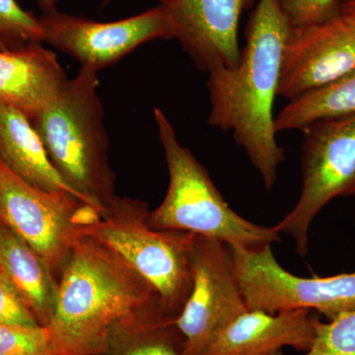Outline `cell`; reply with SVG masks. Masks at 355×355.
<instances>
[{"label":"cell","mask_w":355,"mask_h":355,"mask_svg":"<svg viewBox=\"0 0 355 355\" xmlns=\"http://www.w3.org/2000/svg\"><path fill=\"white\" fill-rule=\"evenodd\" d=\"M175 322L157 292L118 254L77 233L46 326L50 355H105L130 331Z\"/></svg>","instance_id":"obj_1"},{"label":"cell","mask_w":355,"mask_h":355,"mask_svg":"<svg viewBox=\"0 0 355 355\" xmlns=\"http://www.w3.org/2000/svg\"><path fill=\"white\" fill-rule=\"evenodd\" d=\"M291 28L279 0H259L248 20L239 62L209 72L207 80L209 125L232 132L268 190L286 160L277 141L273 103Z\"/></svg>","instance_id":"obj_2"},{"label":"cell","mask_w":355,"mask_h":355,"mask_svg":"<svg viewBox=\"0 0 355 355\" xmlns=\"http://www.w3.org/2000/svg\"><path fill=\"white\" fill-rule=\"evenodd\" d=\"M98 71L81 65L50 106L31 120L51 164L79 200L106 214L116 197Z\"/></svg>","instance_id":"obj_3"},{"label":"cell","mask_w":355,"mask_h":355,"mask_svg":"<svg viewBox=\"0 0 355 355\" xmlns=\"http://www.w3.org/2000/svg\"><path fill=\"white\" fill-rule=\"evenodd\" d=\"M154 118L169 172V187L161 205L149 211V227L193 233L248 249L279 241L280 233L275 226L254 223L231 209L202 163L180 144L175 128L160 109L154 110Z\"/></svg>","instance_id":"obj_4"},{"label":"cell","mask_w":355,"mask_h":355,"mask_svg":"<svg viewBox=\"0 0 355 355\" xmlns=\"http://www.w3.org/2000/svg\"><path fill=\"white\" fill-rule=\"evenodd\" d=\"M149 205L116 196L101 218L77 228L113 250L161 299L168 316L176 321L193 286L191 257L198 235L149 227Z\"/></svg>","instance_id":"obj_5"},{"label":"cell","mask_w":355,"mask_h":355,"mask_svg":"<svg viewBox=\"0 0 355 355\" xmlns=\"http://www.w3.org/2000/svg\"><path fill=\"white\" fill-rule=\"evenodd\" d=\"M302 132L300 196L275 227L291 236L304 257L315 217L335 198L355 196V114L318 121Z\"/></svg>","instance_id":"obj_6"},{"label":"cell","mask_w":355,"mask_h":355,"mask_svg":"<svg viewBox=\"0 0 355 355\" xmlns=\"http://www.w3.org/2000/svg\"><path fill=\"white\" fill-rule=\"evenodd\" d=\"M229 248L249 310L270 314L316 311L328 321L355 310V270L326 277H298L280 266L270 244Z\"/></svg>","instance_id":"obj_7"},{"label":"cell","mask_w":355,"mask_h":355,"mask_svg":"<svg viewBox=\"0 0 355 355\" xmlns=\"http://www.w3.org/2000/svg\"><path fill=\"white\" fill-rule=\"evenodd\" d=\"M102 217L69 193H53L28 183L0 160V221L44 259L58 282L77 228Z\"/></svg>","instance_id":"obj_8"},{"label":"cell","mask_w":355,"mask_h":355,"mask_svg":"<svg viewBox=\"0 0 355 355\" xmlns=\"http://www.w3.org/2000/svg\"><path fill=\"white\" fill-rule=\"evenodd\" d=\"M40 22L44 42L80 62L100 70L119 62L141 44L154 40H176V27L164 7L158 4L144 12L97 22L62 12L57 6L42 9Z\"/></svg>","instance_id":"obj_9"},{"label":"cell","mask_w":355,"mask_h":355,"mask_svg":"<svg viewBox=\"0 0 355 355\" xmlns=\"http://www.w3.org/2000/svg\"><path fill=\"white\" fill-rule=\"evenodd\" d=\"M193 286L177 318L183 355H200L222 330L247 312L228 245L198 236L191 257Z\"/></svg>","instance_id":"obj_10"},{"label":"cell","mask_w":355,"mask_h":355,"mask_svg":"<svg viewBox=\"0 0 355 355\" xmlns=\"http://www.w3.org/2000/svg\"><path fill=\"white\" fill-rule=\"evenodd\" d=\"M355 69V20L342 13L292 27L282 57L279 96L289 101L335 83Z\"/></svg>","instance_id":"obj_11"},{"label":"cell","mask_w":355,"mask_h":355,"mask_svg":"<svg viewBox=\"0 0 355 355\" xmlns=\"http://www.w3.org/2000/svg\"><path fill=\"white\" fill-rule=\"evenodd\" d=\"M256 0H157L171 16L176 40L202 71L233 67L241 57L240 19Z\"/></svg>","instance_id":"obj_12"},{"label":"cell","mask_w":355,"mask_h":355,"mask_svg":"<svg viewBox=\"0 0 355 355\" xmlns=\"http://www.w3.org/2000/svg\"><path fill=\"white\" fill-rule=\"evenodd\" d=\"M319 318L311 310L270 313L248 310L228 324L200 355H279L286 347L305 352Z\"/></svg>","instance_id":"obj_13"},{"label":"cell","mask_w":355,"mask_h":355,"mask_svg":"<svg viewBox=\"0 0 355 355\" xmlns=\"http://www.w3.org/2000/svg\"><path fill=\"white\" fill-rule=\"evenodd\" d=\"M67 80L57 55L42 43L0 50V102L30 120L57 99Z\"/></svg>","instance_id":"obj_14"},{"label":"cell","mask_w":355,"mask_h":355,"mask_svg":"<svg viewBox=\"0 0 355 355\" xmlns=\"http://www.w3.org/2000/svg\"><path fill=\"white\" fill-rule=\"evenodd\" d=\"M0 160L36 188L53 193H69L79 200L51 164L31 120L22 112L1 102Z\"/></svg>","instance_id":"obj_15"},{"label":"cell","mask_w":355,"mask_h":355,"mask_svg":"<svg viewBox=\"0 0 355 355\" xmlns=\"http://www.w3.org/2000/svg\"><path fill=\"white\" fill-rule=\"evenodd\" d=\"M0 272L19 293L39 324L48 326L55 312L58 280L44 259L2 221Z\"/></svg>","instance_id":"obj_16"},{"label":"cell","mask_w":355,"mask_h":355,"mask_svg":"<svg viewBox=\"0 0 355 355\" xmlns=\"http://www.w3.org/2000/svg\"><path fill=\"white\" fill-rule=\"evenodd\" d=\"M352 114H355V69L335 83L291 100L275 118V130L303 132L318 121Z\"/></svg>","instance_id":"obj_17"},{"label":"cell","mask_w":355,"mask_h":355,"mask_svg":"<svg viewBox=\"0 0 355 355\" xmlns=\"http://www.w3.org/2000/svg\"><path fill=\"white\" fill-rule=\"evenodd\" d=\"M184 345V336L176 324H165L121 336L105 355H183Z\"/></svg>","instance_id":"obj_18"},{"label":"cell","mask_w":355,"mask_h":355,"mask_svg":"<svg viewBox=\"0 0 355 355\" xmlns=\"http://www.w3.org/2000/svg\"><path fill=\"white\" fill-rule=\"evenodd\" d=\"M44 40L38 17L24 10L16 0H0V43L6 50L44 43Z\"/></svg>","instance_id":"obj_19"},{"label":"cell","mask_w":355,"mask_h":355,"mask_svg":"<svg viewBox=\"0 0 355 355\" xmlns=\"http://www.w3.org/2000/svg\"><path fill=\"white\" fill-rule=\"evenodd\" d=\"M301 355H355V310L331 321L319 320L312 345Z\"/></svg>","instance_id":"obj_20"},{"label":"cell","mask_w":355,"mask_h":355,"mask_svg":"<svg viewBox=\"0 0 355 355\" xmlns=\"http://www.w3.org/2000/svg\"><path fill=\"white\" fill-rule=\"evenodd\" d=\"M48 327L0 326V355H50Z\"/></svg>","instance_id":"obj_21"},{"label":"cell","mask_w":355,"mask_h":355,"mask_svg":"<svg viewBox=\"0 0 355 355\" xmlns=\"http://www.w3.org/2000/svg\"><path fill=\"white\" fill-rule=\"evenodd\" d=\"M292 27L331 19L340 13L343 0H279Z\"/></svg>","instance_id":"obj_22"},{"label":"cell","mask_w":355,"mask_h":355,"mask_svg":"<svg viewBox=\"0 0 355 355\" xmlns=\"http://www.w3.org/2000/svg\"><path fill=\"white\" fill-rule=\"evenodd\" d=\"M0 326H39L38 321L6 275L0 272ZM41 326V324H40Z\"/></svg>","instance_id":"obj_23"},{"label":"cell","mask_w":355,"mask_h":355,"mask_svg":"<svg viewBox=\"0 0 355 355\" xmlns=\"http://www.w3.org/2000/svg\"><path fill=\"white\" fill-rule=\"evenodd\" d=\"M340 13L355 20V0H343Z\"/></svg>","instance_id":"obj_24"},{"label":"cell","mask_w":355,"mask_h":355,"mask_svg":"<svg viewBox=\"0 0 355 355\" xmlns=\"http://www.w3.org/2000/svg\"><path fill=\"white\" fill-rule=\"evenodd\" d=\"M39 4L41 9H44L46 7L57 6V0H39Z\"/></svg>","instance_id":"obj_25"},{"label":"cell","mask_w":355,"mask_h":355,"mask_svg":"<svg viewBox=\"0 0 355 355\" xmlns=\"http://www.w3.org/2000/svg\"><path fill=\"white\" fill-rule=\"evenodd\" d=\"M113 1H114V0H105L104 4L111 3V2H113Z\"/></svg>","instance_id":"obj_26"},{"label":"cell","mask_w":355,"mask_h":355,"mask_svg":"<svg viewBox=\"0 0 355 355\" xmlns=\"http://www.w3.org/2000/svg\"><path fill=\"white\" fill-rule=\"evenodd\" d=\"M0 50H6V49L4 48L3 44L1 43H0Z\"/></svg>","instance_id":"obj_27"}]
</instances>
